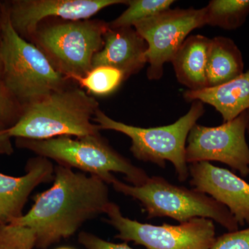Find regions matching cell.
Returning a JSON list of instances; mask_svg holds the SVG:
<instances>
[{"mask_svg":"<svg viewBox=\"0 0 249 249\" xmlns=\"http://www.w3.org/2000/svg\"><path fill=\"white\" fill-rule=\"evenodd\" d=\"M53 175V186L36 196L29 212L11 223L31 229L41 249L74 235L87 221L106 214L111 203L108 184L98 177L60 165Z\"/></svg>","mask_w":249,"mask_h":249,"instance_id":"cell-1","label":"cell"},{"mask_svg":"<svg viewBox=\"0 0 249 249\" xmlns=\"http://www.w3.org/2000/svg\"><path fill=\"white\" fill-rule=\"evenodd\" d=\"M98 109L96 98L69 84L23 108L20 117L7 132L11 138L32 140L100 135L101 129L93 121Z\"/></svg>","mask_w":249,"mask_h":249,"instance_id":"cell-2","label":"cell"},{"mask_svg":"<svg viewBox=\"0 0 249 249\" xmlns=\"http://www.w3.org/2000/svg\"><path fill=\"white\" fill-rule=\"evenodd\" d=\"M0 51L2 81L22 108L70 84L34 43L12 27L4 3H0Z\"/></svg>","mask_w":249,"mask_h":249,"instance_id":"cell-3","label":"cell"},{"mask_svg":"<svg viewBox=\"0 0 249 249\" xmlns=\"http://www.w3.org/2000/svg\"><path fill=\"white\" fill-rule=\"evenodd\" d=\"M16 144L37 156L55 160L58 165L77 168L98 177L107 184H111L117 178L114 173L123 174L133 186H142L150 178L145 170L116 152L101 134L76 139H16Z\"/></svg>","mask_w":249,"mask_h":249,"instance_id":"cell-4","label":"cell"},{"mask_svg":"<svg viewBox=\"0 0 249 249\" xmlns=\"http://www.w3.org/2000/svg\"><path fill=\"white\" fill-rule=\"evenodd\" d=\"M204 103L193 101L189 111L174 124L160 127H137L115 121L98 109L93 121L101 130L115 131L128 137L130 151L137 160L150 162L164 168L165 161L175 167L178 181L184 182L190 177L186 160V143L188 134L204 115Z\"/></svg>","mask_w":249,"mask_h":249,"instance_id":"cell-5","label":"cell"},{"mask_svg":"<svg viewBox=\"0 0 249 249\" xmlns=\"http://www.w3.org/2000/svg\"><path fill=\"white\" fill-rule=\"evenodd\" d=\"M111 185L118 193L139 201L148 219L168 217L183 223L207 218L229 232L238 230V222L226 206L195 188L177 186L159 176L150 177L142 186L127 184L118 178Z\"/></svg>","mask_w":249,"mask_h":249,"instance_id":"cell-6","label":"cell"},{"mask_svg":"<svg viewBox=\"0 0 249 249\" xmlns=\"http://www.w3.org/2000/svg\"><path fill=\"white\" fill-rule=\"evenodd\" d=\"M108 29L109 23L98 19L63 21L39 26L29 42L57 71L73 80L92 69L93 56L102 49Z\"/></svg>","mask_w":249,"mask_h":249,"instance_id":"cell-7","label":"cell"},{"mask_svg":"<svg viewBox=\"0 0 249 249\" xmlns=\"http://www.w3.org/2000/svg\"><path fill=\"white\" fill-rule=\"evenodd\" d=\"M106 214V222L118 231L116 238L147 249H210L216 240L213 221L207 218H194L178 225H153L124 217L113 202Z\"/></svg>","mask_w":249,"mask_h":249,"instance_id":"cell-8","label":"cell"},{"mask_svg":"<svg viewBox=\"0 0 249 249\" xmlns=\"http://www.w3.org/2000/svg\"><path fill=\"white\" fill-rule=\"evenodd\" d=\"M204 26V7L169 9L136 24L134 29L147 45V78L160 79L164 64L172 62L188 34Z\"/></svg>","mask_w":249,"mask_h":249,"instance_id":"cell-9","label":"cell"},{"mask_svg":"<svg viewBox=\"0 0 249 249\" xmlns=\"http://www.w3.org/2000/svg\"><path fill=\"white\" fill-rule=\"evenodd\" d=\"M248 110L233 120L216 127L196 124L188 134L186 147L188 165L202 161H219L249 175V147L246 140Z\"/></svg>","mask_w":249,"mask_h":249,"instance_id":"cell-10","label":"cell"},{"mask_svg":"<svg viewBox=\"0 0 249 249\" xmlns=\"http://www.w3.org/2000/svg\"><path fill=\"white\" fill-rule=\"evenodd\" d=\"M126 3L125 0H14L4 4L12 27L19 36L30 41L47 18L84 20L109 6Z\"/></svg>","mask_w":249,"mask_h":249,"instance_id":"cell-11","label":"cell"},{"mask_svg":"<svg viewBox=\"0 0 249 249\" xmlns=\"http://www.w3.org/2000/svg\"><path fill=\"white\" fill-rule=\"evenodd\" d=\"M191 186L224 205L239 225H249V183L230 170L202 161L188 165Z\"/></svg>","mask_w":249,"mask_h":249,"instance_id":"cell-12","label":"cell"},{"mask_svg":"<svg viewBox=\"0 0 249 249\" xmlns=\"http://www.w3.org/2000/svg\"><path fill=\"white\" fill-rule=\"evenodd\" d=\"M54 166L45 157L37 156L28 161L27 173L11 177L0 173V224H11L23 215L31 193L53 178Z\"/></svg>","mask_w":249,"mask_h":249,"instance_id":"cell-13","label":"cell"},{"mask_svg":"<svg viewBox=\"0 0 249 249\" xmlns=\"http://www.w3.org/2000/svg\"><path fill=\"white\" fill-rule=\"evenodd\" d=\"M147 49L146 42L134 27H109L102 49L93 56L92 68L113 67L122 72L126 80L146 65Z\"/></svg>","mask_w":249,"mask_h":249,"instance_id":"cell-14","label":"cell"},{"mask_svg":"<svg viewBox=\"0 0 249 249\" xmlns=\"http://www.w3.org/2000/svg\"><path fill=\"white\" fill-rule=\"evenodd\" d=\"M183 98L188 102L197 101L213 106L224 123L233 120L249 109V70L224 84L196 91L186 90Z\"/></svg>","mask_w":249,"mask_h":249,"instance_id":"cell-15","label":"cell"},{"mask_svg":"<svg viewBox=\"0 0 249 249\" xmlns=\"http://www.w3.org/2000/svg\"><path fill=\"white\" fill-rule=\"evenodd\" d=\"M211 39L202 35L187 37L172 60L178 83L188 90L208 88V53Z\"/></svg>","mask_w":249,"mask_h":249,"instance_id":"cell-16","label":"cell"},{"mask_svg":"<svg viewBox=\"0 0 249 249\" xmlns=\"http://www.w3.org/2000/svg\"><path fill=\"white\" fill-rule=\"evenodd\" d=\"M245 63L240 49L232 39L217 36L211 39L208 53V88L235 79L244 73Z\"/></svg>","mask_w":249,"mask_h":249,"instance_id":"cell-17","label":"cell"},{"mask_svg":"<svg viewBox=\"0 0 249 249\" xmlns=\"http://www.w3.org/2000/svg\"><path fill=\"white\" fill-rule=\"evenodd\" d=\"M204 9L206 25L235 31L249 16V0H212Z\"/></svg>","mask_w":249,"mask_h":249,"instance_id":"cell-18","label":"cell"},{"mask_svg":"<svg viewBox=\"0 0 249 249\" xmlns=\"http://www.w3.org/2000/svg\"><path fill=\"white\" fill-rule=\"evenodd\" d=\"M173 0H127V9L109 23L110 28L134 27L142 22L170 9Z\"/></svg>","mask_w":249,"mask_h":249,"instance_id":"cell-19","label":"cell"},{"mask_svg":"<svg viewBox=\"0 0 249 249\" xmlns=\"http://www.w3.org/2000/svg\"><path fill=\"white\" fill-rule=\"evenodd\" d=\"M125 80L124 73L113 67H94L85 76L73 80L87 89L88 93L96 96H107L115 91L123 81Z\"/></svg>","mask_w":249,"mask_h":249,"instance_id":"cell-20","label":"cell"},{"mask_svg":"<svg viewBox=\"0 0 249 249\" xmlns=\"http://www.w3.org/2000/svg\"><path fill=\"white\" fill-rule=\"evenodd\" d=\"M35 232L29 228L14 224H0V249H34Z\"/></svg>","mask_w":249,"mask_h":249,"instance_id":"cell-21","label":"cell"},{"mask_svg":"<svg viewBox=\"0 0 249 249\" xmlns=\"http://www.w3.org/2000/svg\"><path fill=\"white\" fill-rule=\"evenodd\" d=\"M23 108L0 80V124L9 128L17 122Z\"/></svg>","mask_w":249,"mask_h":249,"instance_id":"cell-22","label":"cell"},{"mask_svg":"<svg viewBox=\"0 0 249 249\" xmlns=\"http://www.w3.org/2000/svg\"><path fill=\"white\" fill-rule=\"evenodd\" d=\"M210 249H249V227L216 237Z\"/></svg>","mask_w":249,"mask_h":249,"instance_id":"cell-23","label":"cell"},{"mask_svg":"<svg viewBox=\"0 0 249 249\" xmlns=\"http://www.w3.org/2000/svg\"><path fill=\"white\" fill-rule=\"evenodd\" d=\"M78 240L80 245L87 249H134L126 243H113L94 234L85 231L80 232Z\"/></svg>","mask_w":249,"mask_h":249,"instance_id":"cell-24","label":"cell"},{"mask_svg":"<svg viewBox=\"0 0 249 249\" xmlns=\"http://www.w3.org/2000/svg\"><path fill=\"white\" fill-rule=\"evenodd\" d=\"M7 129L0 124V155H11L14 152L11 137L8 134Z\"/></svg>","mask_w":249,"mask_h":249,"instance_id":"cell-25","label":"cell"},{"mask_svg":"<svg viewBox=\"0 0 249 249\" xmlns=\"http://www.w3.org/2000/svg\"><path fill=\"white\" fill-rule=\"evenodd\" d=\"M3 66L1 61V51H0V80L2 79Z\"/></svg>","mask_w":249,"mask_h":249,"instance_id":"cell-26","label":"cell"},{"mask_svg":"<svg viewBox=\"0 0 249 249\" xmlns=\"http://www.w3.org/2000/svg\"><path fill=\"white\" fill-rule=\"evenodd\" d=\"M247 130L249 133V109L248 110V124H247Z\"/></svg>","mask_w":249,"mask_h":249,"instance_id":"cell-27","label":"cell"},{"mask_svg":"<svg viewBox=\"0 0 249 249\" xmlns=\"http://www.w3.org/2000/svg\"><path fill=\"white\" fill-rule=\"evenodd\" d=\"M57 249H73L71 248V247H60V248H58Z\"/></svg>","mask_w":249,"mask_h":249,"instance_id":"cell-28","label":"cell"}]
</instances>
